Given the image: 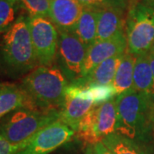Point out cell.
<instances>
[{
	"label": "cell",
	"instance_id": "5",
	"mask_svg": "<svg viewBox=\"0 0 154 154\" xmlns=\"http://www.w3.org/2000/svg\"><path fill=\"white\" fill-rule=\"evenodd\" d=\"M127 51L134 56L148 54L154 42V8L142 2L128 9L125 21Z\"/></svg>",
	"mask_w": 154,
	"mask_h": 154
},
{
	"label": "cell",
	"instance_id": "6",
	"mask_svg": "<svg viewBox=\"0 0 154 154\" xmlns=\"http://www.w3.org/2000/svg\"><path fill=\"white\" fill-rule=\"evenodd\" d=\"M116 123L117 111L114 98L102 105H94L79 123L75 135L86 146L97 143L116 134Z\"/></svg>",
	"mask_w": 154,
	"mask_h": 154
},
{
	"label": "cell",
	"instance_id": "2",
	"mask_svg": "<svg viewBox=\"0 0 154 154\" xmlns=\"http://www.w3.org/2000/svg\"><path fill=\"white\" fill-rule=\"evenodd\" d=\"M68 79L57 65L38 66L22 80V88L36 109L60 111L69 87Z\"/></svg>",
	"mask_w": 154,
	"mask_h": 154
},
{
	"label": "cell",
	"instance_id": "27",
	"mask_svg": "<svg viewBox=\"0 0 154 154\" xmlns=\"http://www.w3.org/2000/svg\"><path fill=\"white\" fill-rule=\"evenodd\" d=\"M142 3H144L145 5L150 6L152 8H154V0H143Z\"/></svg>",
	"mask_w": 154,
	"mask_h": 154
},
{
	"label": "cell",
	"instance_id": "10",
	"mask_svg": "<svg viewBox=\"0 0 154 154\" xmlns=\"http://www.w3.org/2000/svg\"><path fill=\"white\" fill-rule=\"evenodd\" d=\"M94 105V97L89 88L69 84L65 92V100L60 112V121L75 132L79 123Z\"/></svg>",
	"mask_w": 154,
	"mask_h": 154
},
{
	"label": "cell",
	"instance_id": "8",
	"mask_svg": "<svg viewBox=\"0 0 154 154\" xmlns=\"http://www.w3.org/2000/svg\"><path fill=\"white\" fill-rule=\"evenodd\" d=\"M58 47L57 55L59 59L61 69L70 84L82 77L84 63L88 47L74 33L58 30Z\"/></svg>",
	"mask_w": 154,
	"mask_h": 154
},
{
	"label": "cell",
	"instance_id": "15",
	"mask_svg": "<svg viewBox=\"0 0 154 154\" xmlns=\"http://www.w3.org/2000/svg\"><path fill=\"white\" fill-rule=\"evenodd\" d=\"M123 55V54H122ZM122 55L115 56L102 62L95 67L88 75L82 77L72 85L87 88L90 86H108L111 85L115 77L116 71Z\"/></svg>",
	"mask_w": 154,
	"mask_h": 154
},
{
	"label": "cell",
	"instance_id": "21",
	"mask_svg": "<svg viewBox=\"0 0 154 154\" xmlns=\"http://www.w3.org/2000/svg\"><path fill=\"white\" fill-rule=\"evenodd\" d=\"M19 7L26 11L29 17L49 18V0H17Z\"/></svg>",
	"mask_w": 154,
	"mask_h": 154
},
{
	"label": "cell",
	"instance_id": "28",
	"mask_svg": "<svg viewBox=\"0 0 154 154\" xmlns=\"http://www.w3.org/2000/svg\"><path fill=\"white\" fill-rule=\"evenodd\" d=\"M150 52H151V53H152V54H154V42H153V45H152V49H151V51H150Z\"/></svg>",
	"mask_w": 154,
	"mask_h": 154
},
{
	"label": "cell",
	"instance_id": "19",
	"mask_svg": "<svg viewBox=\"0 0 154 154\" xmlns=\"http://www.w3.org/2000/svg\"><path fill=\"white\" fill-rule=\"evenodd\" d=\"M102 142L114 154H146L135 140L119 134H110Z\"/></svg>",
	"mask_w": 154,
	"mask_h": 154
},
{
	"label": "cell",
	"instance_id": "18",
	"mask_svg": "<svg viewBox=\"0 0 154 154\" xmlns=\"http://www.w3.org/2000/svg\"><path fill=\"white\" fill-rule=\"evenodd\" d=\"M152 86L153 75L150 64L148 54L135 56L133 90L151 94Z\"/></svg>",
	"mask_w": 154,
	"mask_h": 154
},
{
	"label": "cell",
	"instance_id": "23",
	"mask_svg": "<svg viewBox=\"0 0 154 154\" xmlns=\"http://www.w3.org/2000/svg\"><path fill=\"white\" fill-rule=\"evenodd\" d=\"M83 8L93 10H103L110 7H116L126 10L127 0H78Z\"/></svg>",
	"mask_w": 154,
	"mask_h": 154
},
{
	"label": "cell",
	"instance_id": "13",
	"mask_svg": "<svg viewBox=\"0 0 154 154\" xmlns=\"http://www.w3.org/2000/svg\"><path fill=\"white\" fill-rule=\"evenodd\" d=\"M125 10L116 7L99 11L97 40H107L125 33Z\"/></svg>",
	"mask_w": 154,
	"mask_h": 154
},
{
	"label": "cell",
	"instance_id": "22",
	"mask_svg": "<svg viewBox=\"0 0 154 154\" xmlns=\"http://www.w3.org/2000/svg\"><path fill=\"white\" fill-rule=\"evenodd\" d=\"M90 89L94 99V105H99L116 97L115 90L111 85L108 86H90L87 87Z\"/></svg>",
	"mask_w": 154,
	"mask_h": 154
},
{
	"label": "cell",
	"instance_id": "1",
	"mask_svg": "<svg viewBox=\"0 0 154 154\" xmlns=\"http://www.w3.org/2000/svg\"><path fill=\"white\" fill-rule=\"evenodd\" d=\"M116 134L133 140H143L154 124V98L131 90L116 97Z\"/></svg>",
	"mask_w": 154,
	"mask_h": 154
},
{
	"label": "cell",
	"instance_id": "11",
	"mask_svg": "<svg viewBox=\"0 0 154 154\" xmlns=\"http://www.w3.org/2000/svg\"><path fill=\"white\" fill-rule=\"evenodd\" d=\"M126 51L127 38L125 33L107 40H96L88 48L83 66L82 77L88 75L95 67L98 66L102 62L115 56L122 55Z\"/></svg>",
	"mask_w": 154,
	"mask_h": 154
},
{
	"label": "cell",
	"instance_id": "3",
	"mask_svg": "<svg viewBox=\"0 0 154 154\" xmlns=\"http://www.w3.org/2000/svg\"><path fill=\"white\" fill-rule=\"evenodd\" d=\"M1 61L9 73L22 75L38 64L33 49L28 17L21 15L3 35Z\"/></svg>",
	"mask_w": 154,
	"mask_h": 154
},
{
	"label": "cell",
	"instance_id": "24",
	"mask_svg": "<svg viewBox=\"0 0 154 154\" xmlns=\"http://www.w3.org/2000/svg\"><path fill=\"white\" fill-rule=\"evenodd\" d=\"M85 154H114L102 141L89 144L85 147Z\"/></svg>",
	"mask_w": 154,
	"mask_h": 154
},
{
	"label": "cell",
	"instance_id": "20",
	"mask_svg": "<svg viewBox=\"0 0 154 154\" xmlns=\"http://www.w3.org/2000/svg\"><path fill=\"white\" fill-rule=\"evenodd\" d=\"M17 0H0V33H5L17 21Z\"/></svg>",
	"mask_w": 154,
	"mask_h": 154
},
{
	"label": "cell",
	"instance_id": "7",
	"mask_svg": "<svg viewBox=\"0 0 154 154\" xmlns=\"http://www.w3.org/2000/svg\"><path fill=\"white\" fill-rule=\"evenodd\" d=\"M33 49L39 66H51L55 61L59 33L48 17H28Z\"/></svg>",
	"mask_w": 154,
	"mask_h": 154
},
{
	"label": "cell",
	"instance_id": "17",
	"mask_svg": "<svg viewBox=\"0 0 154 154\" xmlns=\"http://www.w3.org/2000/svg\"><path fill=\"white\" fill-rule=\"evenodd\" d=\"M99 11L84 8L78 20L74 33L87 47L97 40Z\"/></svg>",
	"mask_w": 154,
	"mask_h": 154
},
{
	"label": "cell",
	"instance_id": "25",
	"mask_svg": "<svg viewBox=\"0 0 154 154\" xmlns=\"http://www.w3.org/2000/svg\"><path fill=\"white\" fill-rule=\"evenodd\" d=\"M20 149L21 146L11 144L0 134V154H15Z\"/></svg>",
	"mask_w": 154,
	"mask_h": 154
},
{
	"label": "cell",
	"instance_id": "26",
	"mask_svg": "<svg viewBox=\"0 0 154 154\" xmlns=\"http://www.w3.org/2000/svg\"><path fill=\"white\" fill-rule=\"evenodd\" d=\"M148 57L149 60H150V64L152 67V75H153V86H152V95L154 98V54L149 52L148 53Z\"/></svg>",
	"mask_w": 154,
	"mask_h": 154
},
{
	"label": "cell",
	"instance_id": "16",
	"mask_svg": "<svg viewBox=\"0 0 154 154\" xmlns=\"http://www.w3.org/2000/svg\"><path fill=\"white\" fill-rule=\"evenodd\" d=\"M134 62L135 56L130 54L128 51L122 56L113 82L111 84L116 96L133 90Z\"/></svg>",
	"mask_w": 154,
	"mask_h": 154
},
{
	"label": "cell",
	"instance_id": "14",
	"mask_svg": "<svg viewBox=\"0 0 154 154\" xmlns=\"http://www.w3.org/2000/svg\"><path fill=\"white\" fill-rule=\"evenodd\" d=\"M22 108L36 109L22 86L2 84L0 88V119Z\"/></svg>",
	"mask_w": 154,
	"mask_h": 154
},
{
	"label": "cell",
	"instance_id": "4",
	"mask_svg": "<svg viewBox=\"0 0 154 154\" xmlns=\"http://www.w3.org/2000/svg\"><path fill=\"white\" fill-rule=\"evenodd\" d=\"M57 120H60V111L22 108L7 115L0 124V134L22 148L36 133Z\"/></svg>",
	"mask_w": 154,
	"mask_h": 154
},
{
	"label": "cell",
	"instance_id": "29",
	"mask_svg": "<svg viewBox=\"0 0 154 154\" xmlns=\"http://www.w3.org/2000/svg\"><path fill=\"white\" fill-rule=\"evenodd\" d=\"M1 87H2V84H0V88H1Z\"/></svg>",
	"mask_w": 154,
	"mask_h": 154
},
{
	"label": "cell",
	"instance_id": "9",
	"mask_svg": "<svg viewBox=\"0 0 154 154\" xmlns=\"http://www.w3.org/2000/svg\"><path fill=\"white\" fill-rule=\"evenodd\" d=\"M75 132L60 120L45 127L15 154H49L70 141Z\"/></svg>",
	"mask_w": 154,
	"mask_h": 154
},
{
	"label": "cell",
	"instance_id": "12",
	"mask_svg": "<svg viewBox=\"0 0 154 154\" xmlns=\"http://www.w3.org/2000/svg\"><path fill=\"white\" fill-rule=\"evenodd\" d=\"M49 19L57 30L74 33L83 6L78 0H49Z\"/></svg>",
	"mask_w": 154,
	"mask_h": 154
}]
</instances>
